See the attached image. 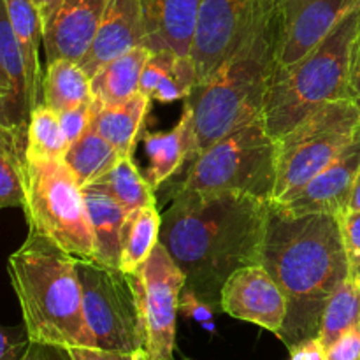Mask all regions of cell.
Here are the masks:
<instances>
[{
	"label": "cell",
	"instance_id": "cell-22",
	"mask_svg": "<svg viewBox=\"0 0 360 360\" xmlns=\"http://www.w3.org/2000/svg\"><path fill=\"white\" fill-rule=\"evenodd\" d=\"M150 102L151 98L139 91L129 101L118 104L102 105V108L91 104L94 109L91 127L111 146L116 148L120 157H134L137 137L143 132L144 120L150 111Z\"/></svg>",
	"mask_w": 360,
	"mask_h": 360
},
{
	"label": "cell",
	"instance_id": "cell-13",
	"mask_svg": "<svg viewBox=\"0 0 360 360\" xmlns=\"http://www.w3.org/2000/svg\"><path fill=\"white\" fill-rule=\"evenodd\" d=\"M220 311L278 336L287 316V301L269 271L262 264H253L238 269L225 281Z\"/></svg>",
	"mask_w": 360,
	"mask_h": 360
},
{
	"label": "cell",
	"instance_id": "cell-23",
	"mask_svg": "<svg viewBox=\"0 0 360 360\" xmlns=\"http://www.w3.org/2000/svg\"><path fill=\"white\" fill-rule=\"evenodd\" d=\"M150 56L146 46H137L102 65L91 76V104L98 108L118 104L139 94L141 74Z\"/></svg>",
	"mask_w": 360,
	"mask_h": 360
},
{
	"label": "cell",
	"instance_id": "cell-15",
	"mask_svg": "<svg viewBox=\"0 0 360 360\" xmlns=\"http://www.w3.org/2000/svg\"><path fill=\"white\" fill-rule=\"evenodd\" d=\"M105 4L108 0H62L42 28L46 62H79L97 34Z\"/></svg>",
	"mask_w": 360,
	"mask_h": 360
},
{
	"label": "cell",
	"instance_id": "cell-21",
	"mask_svg": "<svg viewBox=\"0 0 360 360\" xmlns=\"http://www.w3.org/2000/svg\"><path fill=\"white\" fill-rule=\"evenodd\" d=\"M83 195L94 232L97 262L120 267L122 232L129 213L98 185L83 186Z\"/></svg>",
	"mask_w": 360,
	"mask_h": 360
},
{
	"label": "cell",
	"instance_id": "cell-2",
	"mask_svg": "<svg viewBox=\"0 0 360 360\" xmlns=\"http://www.w3.org/2000/svg\"><path fill=\"white\" fill-rule=\"evenodd\" d=\"M260 264L287 301V316L278 334L285 347L290 350L319 338L327 301L350 278L340 218L290 214L271 202Z\"/></svg>",
	"mask_w": 360,
	"mask_h": 360
},
{
	"label": "cell",
	"instance_id": "cell-6",
	"mask_svg": "<svg viewBox=\"0 0 360 360\" xmlns=\"http://www.w3.org/2000/svg\"><path fill=\"white\" fill-rule=\"evenodd\" d=\"M276 157L278 143L262 115L197 153L178 192H234L273 202Z\"/></svg>",
	"mask_w": 360,
	"mask_h": 360
},
{
	"label": "cell",
	"instance_id": "cell-41",
	"mask_svg": "<svg viewBox=\"0 0 360 360\" xmlns=\"http://www.w3.org/2000/svg\"><path fill=\"white\" fill-rule=\"evenodd\" d=\"M60 2H62V0H32V4H34L35 9H37L39 16H41L42 28L48 25L49 20H51V16L55 14L56 7L60 6Z\"/></svg>",
	"mask_w": 360,
	"mask_h": 360
},
{
	"label": "cell",
	"instance_id": "cell-5",
	"mask_svg": "<svg viewBox=\"0 0 360 360\" xmlns=\"http://www.w3.org/2000/svg\"><path fill=\"white\" fill-rule=\"evenodd\" d=\"M360 32V7L348 13L316 48L288 67H278L264 105L274 139L330 101L348 98L352 48Z\"/></svg>",
	"mask_w": 360,
	"mask_h": 360
},
{
	"label": "cell",
	"instance_id": "cell-4",
	"mask_svg": "<svg viewBox=\"0 0 360 360\" xmlns=\"http://www.w3.org/2000/svg\"><path fill=\"white\" fill-rule=\"evenodd\" d=\"M278 9L269 23L211 77L192 88L185 105L192 109L197 153L243 123L264 115L278 69ZM195 153V155H197Z\"/></svg>",
	"mask_w": 360,
	"mask_h": 360
},
{
	"label": "cell",
	"instance_id": "cell-38",
	"mask_svg": "<svg viewBox=\"0 0 360 360\" xmlns=\"http://www.w3.org/2000/svg\"><path fill=\"white\" fill-rule=\"evenodd\" d=\"M28 338L20 340L0 326V360H20L28 347Z\"/></svg>",
	"mask_w": 360,
	"mask_h": 360
},
{
	"label": "cell",
	"instance_id": "cell-37",
	"mask_svg": "<svg viewBox=\"0 0 360 360\" xmlns=\"http://www.w3.org/2000/svg\"><path fill=\"white\" fill-rule=\"evenodd\" d=\"M348 98L355 104L360 112V32L352 48L350 72H348Z\"/></svg>",
	"mask_w": 360,
	"mask_h": 360
},
{
	"label": "cell",
	"instance_id": "cell-9",
	"mask_svg": "<svg viewBox=\"0 0 360 360\" xmlns=\"http://www.w3.org/2000/svg\"><path fill=\"white\" fill-rule=\"evenodd\" d=\"M83 313L94 348L146 350V333L132 274L95 260L76 259Z\"/></svg>",
	"mask_w": 360,
	"mask_h": 360
},
{
	"label": "cell",
	"instance_id": "cell-33",
	"mask_svg": "<svg viewBox=\"0 0 360 360\" xmlns=\"http://www.w3.org/2000/svg\"><path fill=\"white\" fill-rule=\"evenodd\" d=\"M217 306L207 302L199 294L183 287L181 294H179V313H183L186 319L200 323L210 333H214V313H217Z\"/></svg>",
	"mask_w": 360,
	"mask_h": 360
},
{
	"label": "cell",
	"instance_id": "cell-8",
	"mask_svg": "<svg viewBox=\"0 0 360 360\" xmlns=\"http://www.w3.org/2000/svg\"><path fill=\"white\" fill-rule=\"evenodd\" d=\"M360 112L350 98L330 101L276 139L273 204L290 200L354 139Z\"/></svg>",
	"mask_w": 360,
	"mask_h": 360
},
{
	"label": "cell",
	"instance_id": "cell-36",
	"mask_svg": "<svg viewBox=\"0 0 360 360\" xmlns=\"http://www.w3.org/2000/svg\"><path fill=\"white\" fill-rule=\"evenodd\" d=\"M72 360H150L146 350L139 352H109L101 348L74 347L67 348Z\"/></svg>",
	"mask_w": 360,
	"mask_h": 360
},
{
	"label": "cell",
	"instance_id": "cell-35",
	"mask_svg": "<svg viewBox=\"0 0 360 360\" xmlns=\"http://www.w3.org/2000/svg\"><path fill=\"white\" fill-rule=\"evenodd\" d=\"M327 360H360V323L326 348Z\"/></svg>",
	"mask_w": 360,
	"mask_h": 360
},
{
	"label": "cell",
	"instance_id": "cell-18",
	"mask_svg": "<svg viewBox=\"0 0 360 360\" xmlns=\"http://www.w3.org/2000/svg\"><path fill=\"white\" fill-rule=\"evenodd\" d=\"M32 111L34 105L23 56L14 37L6 4L0 0V125L28 129Z\"/></svg>",
	"mask_w": 360,
	"mask_h": 360
},
{
	"label": "cell",
	"instance_id": "cell-7",
	"mask_svg": "<svg viewBox=\"0 0 360 360\" xmlns=\"http://www.w3.org/2000/svg\"><path fill=\"white\" fill-rule=\"evenodd\" d=\"M25 218L30 232L79 260H95V239L83 186L63 160H28Z\"/></svg>",
	"mask_w": 360,
	"mask_h": 360
},
{
	"label": "cell",
	"instance_id": "cell-31",
	"mask_svg": "<svg viewBox=\"0 0 360 360\" xmlns=\"http://www.w3.org/2000/svg\"><path fill=\"white\" fill-rule=\"evenodd\" d=\"M67 148L58 112L44 102L35 105L27 129V160H63Z\"/></svg>",
	"mask_w": 360,
	"mask_h": 360
},
{
	"label": "cell",
	"instance_id": "cell-34",
	"mask_svg": "<svg viewBox=\"0 0 360 360\" xmlns=\"http://www.w3.org/2000/svg\"><path fill=\"white\" fill-rule=\"evenodd\" d=\"M91 116H94L91 101L86 102V104L77 105L74 109H69V111L58 112L60 125H62V132L65 136L67 144H72L74 141L79 139L90 129Z\"/></svg>",
	"mask_w": 360,
	"mask_h": 360
},
{
	"label": "cell",
	"instance_id": "cell-17",
	"mask_svg": "<svg viewBox=\"0 0 360 360\" xmlns=\"http://www.w3.org/2000/svg\"><path fill=\"white\" fill-rule=\"evenodd\" d=\"M144 46L151 53L171 51L190 56L202 0H139Z\"/></svg>",
	"mask_w": 360,
	"mask_h": 360
},
{
	"label": "cell",
	"instance_id": "cell-27",
	"mask_svg": "<svg viewBox=\"0 0 360 360\" xmlns=\"http://www.w3.org/2000/svg\"><path fill=\"white\" fill-rule=\"evenodd\" d=\"M162 214L158 213L157 202L139 207L127 217L122 232V257L120 269L127 274H134L150 259L155 246L160 243Z\"/></svg>",
	"mask_w": 360,
	"mask_h": 360
},
{
	"label": "cell",
	"instance_id": "cell-20",
	"mask_svg": "<svg viewBox=\"0 0 360 360\" xmlns=\"http://www.w3.org/2000/svg\"><path fill=\"white\" fill-rule=\"evenodd\" d=\"M197 83L195 65L190 56L171 51L151 53L139 81V91L151 101H185Z\"/></svg>",
	"mask_w": 360,
	"mask_h": 360
},
{
	"label": "cell",
	"instance_id": "cell-39",
	"mask_svg": "<svg viewBox=\"0 0 360 360\" xmlns=\"http://www.w3.org/2000/svg\"><path fill=\"white\" fill-rule=\"evenodd\" d=\"M20 360H72V357H70L69 350L63 347L28 343L27 350Z\"/></svg>",
	"mask_w": 360,
	"mask_h": 360
},
{
	"label": "cell",
	"instance_id": "cell-1",
	"mask_svg": "<svg viewBox=\"0 0 360 360\" xmlns=\"http://www.w3.org/2000/svg\"><path fill=\"white\" fill-rule=\"evenodd\" d=\"M269 210L271 200L246 193H176L162 214L160 243L185 287L220 309L225 281L262 260Z\"/></svg>",
	"mask_w": 360,
	"mask_h": 360
},
{
	"label": "cell",
	"instance_id": "cell-16",
	"mask_svg": "<svg viewBox=\"0 0 360 360\" xmlns=\"http://www.w3.org/2000/svg\"><path fill=\"white\" fill-rule=\"evenodd\" d=\"M144 46V25L139 0H108L101 25L90 48L79 60L88 76L102 65L125 55L130 49Z\"/></svg>",
	"mask_w": 360,
	"mask_h": 360
},
{
	"label": "cell",
	"instance_id": "cell-19",
	"mask_svg": "<svg viewBox=\"0 0 360 360\" xmlns=\"http://www.w3.org/2000/svg\"><path fill=\"white\" fill-rule=\"evenodd\" d=\"M144 151L148 155V169L144 178L153 190H158L165 181L181 169L186 158H195L197 141L193 129L192 109L185 105L181 118L167 132L143 134Z\"/></svg>",
	"mask_w": 360,
	"mask_h": 360
},
{
	"label": "cell",
	"instance_id": "cell-24",
	"mask_svg": "<svg viewBox=\"0 0 360 360\" xmlns=\"http://www.w3.org/2000/svg\"><path fill=\"white\" fill-rule=\"evenodd\" d=\"M4 4L23 56L30 101L35 108L42 102V76H44L39 63V48L42 42L41 16L32 0H4Z\"/></svg>",
	"mask_w": 360,
	"mask_h": 360
},
{
	"label": "cell",
	"instance_id": "cell-32",
	"mask_svg": "<svg viewBox=\"0 0 360 360\" xmlns=\"http://www.w3.org/2000/svg\"><path fill=\"white\" fill-rule=\"evenodd\" d=\"M338 218L350 267V278L360 283V211H347Z\"/></svg>",
	"mask_w": 360,
	"mask_h": 360
},
{
	"label": "cell",
	"instance_id": "cell-10",
	"mask_svg": "<svg viewBox=\"0 0 360 360\" xmlns=\"http://www.w3.org/2000/svg\"><path fill=\"white\" fill-rule=\"evenodd\" d=\"M278 4L280 0H202L190 51L197 83L213 76L248 44L269 23Z\"/></svg>",
	"mask_w": 360,
	"mask_h": 360
},
{
	"label": "cell",
	"instance_id": "cell-42",
	"mask_svg": "<svg viewBox=\"0 0 360 360\" xmlns=\"http://www.w3.org/2000/svg\"><path fill=\"white\" fill-rule=\"evenodd\" d=\"M348 211H360V169H359L357 179H355L354 193H352L350 207H348Z\"/></svg>",
	"mask_w": 360,
	"mask_h": 360
},
{
	"label": "cell",
	"instance_id": "cell-3",
	"mask_svg": "<svg viewBox=\"0 0 360 360\" xmlns=\"http://www.w3.org/2000/svg\"><path fill=\"white\" fill-rule=\"evenodd\" d=\"M7 269L30 343L94 348L83 313L76 257L28 231L23 245L9 257Z\"/></svg>",
	"mask_w": 360,
	"mask_h": 360
},
{
	"label": "cell",
	"instance_id": "cell-28",
	"mask_svg": "<svg viewBox=\"0 0 360 360\" xmlns=\"http://www.w3.org/2000/svg\"><path fill=\"white\" fill-rule=\"evenodd\" d=\"M120 158L122 157L116 148L111 146L91 125L79 139L69 144L63 155V162L81 186L94 185L118 164Z\"/></svg>",
	"mask_w": 360,
	"mask_h": 360
},
{
	"label": "cell",
	"instance_id": "cell-25",
	"mask_svg": "<svg viewBox=\"0 0 360 360\" xmlns=\"http://www.w3.org/2000/svg\"><path fill=\"white\" fill-rule=\"evenodd\" d=\"M27 129L0 125V210L27 199Z\"/></svg>",
	"mask_w": 360,
	"mask_h": 360
},
{
	"label": "cell",
	"instance_id": "cell-29",
	"mask_svg": "<svg viewBox=\"0 0 360 360\" xmlns=\"http://www.w3.org/2000/svg\"><path fill=\"white\" fill-rule=\"evenodd\" d=\"M94 185L102 186L129 214L139 207L157 202L155 190L151 188L144 174H141L134 157L120 158L118 164Z\"/></svg>",
	"mask_w": 360,
	"mask_h": 360
},
{
	"label": "cell",
	"instance_id": "cell-26",
	"mask_svg": "<svg viewBox=\"0 0 360 360\" xmlns=\"http://www.w3.org/2000/svg\"><path fill=\"white\" fill-rule=\"evenodd\" d=\"M91 101V77L74 60L46 63L42 76V102L55 112L69 111Z\"/></svg>",
	"mask_w": 360,
	"mask_h": 360
},
{
	"label": "cell",
	"instance_id": "cell-12",
	"mask_svg": "<svg viewBox=\"0 0 360 360\" xmlns=\"http://www.w3.org/2000/svg\"><path fill=\"white\" fill-rule=\"evenodd\" d=\"M360 0H280L278 67H288L320 44Z\"/></svg>",
	"mask_w": 360,
	"mask_h": 360
},
{
	"label": "cell",
	"instance_id": "cell-30",
	"mask_svg": "<svg viewBox=\"0 0 360 360\" xmlns=\"http://www.w3.org/2000/svg\"><path fill=\"white\" fill-rule=\"evenodd\" d=\"M360 323V283L347 278L327 301L322 316L319 340L323 348H329L338 338Z\"/></svg>",
	"mask_w": 360,
	"mask_h": 360
},
{
	"label": "cell",
	"instance_id": "cell-40",
	"mask_svg": "<svg viewBox=\"0 0 360 360\" xmlns=\"http://www.w3.org/2000/svg\"><path fill=\"white\" fill-rule=\"evenodd\" d=\"M288 352H290V360H327L326 348L320 343L319 338L302 341Z\"/></svg>",
	"mask_w": 360,
	"mask_h": 360
},
{
	"label": "cell",
	"instance_id": "cell-14",
	"mask_svg": "<svg viewBox=\"0 0 360 360\" xmlns=\"http://www.w3.org/2000/svg\"><path fill=\"white\" fill-rule=\"evenodd\" d=\"M360 169V125L347 148L302 186L290 200L276 204L290 214L326 213L341 217L350 207L355 179Z\"/></svg>",
	"mask_w": 360,
	"mask_h": 360
},
{
	"label": "cell",
	"instance_id": "cell-11",
	"mask_svg": "<svg viewBox=\"0 0 360 360\" xmlns=\"http://www.w3.org/2000/svg\"><path fill=\"white\" fill-rule=\"evenodd\" d=\"M132 280L139 299L150 360H174L176 319L179 294L186 283L185 274L158 243L150 259L132 274Z\"/></svg>",
	"mask_w": 360,
	"mask_h": 360
}]
</instances>
